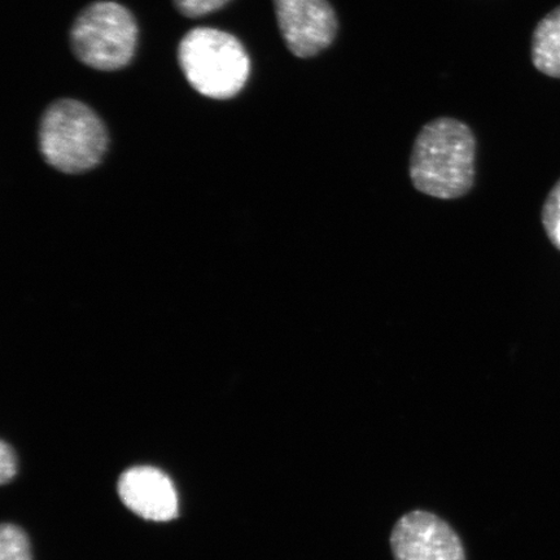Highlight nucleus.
Segmentation results:
<instances>
[{"label": "nucleus", "instance_id": "nucleus-12", "mask_svg": "<svg viewBox=\"0 0 560 560\" xmlns=\"http://www.w3.org/2000/svg\"><path fill=\"white\" fill-rule=\"evenodd\" d=\"M18 472L16 455L13 453L12 447L4 443L0 445V481L2 485H7Z\"/></svg>", "mask_w": 560, "mask_h": 560}, {"label": "nucleus", "instance_id": "nucleus-2", "mask_svg": "<svg viewBox=\"0 0 560 560\" xmlns=\"http://www.w3.org/2000/svg\"><path fill=\"white\" fill-rule=\"evenodd\" d=\"M108 143L107 128L86 103L65 97L48 105L40 117L39 151L46 163L61 173L94 170Z\"/></svg>", "mask_w": 560, "mask_h": 560}, {"label": "nucleus", "instance_id": "nucleus-9", "mask_svg": "<svg viewBox=\"0 0 560 560\" xmlns=\"http://www.w3.org/2000/svg\"><path fill=\"white\" fill-rule=\"evenodd\" d=\"M0 560H32L30 540L16 525L3 524L0 530Z\"/></svg>", "mask_w": 560, "mask_h": 560}, {"label": "nucleus", "instance_id": "nucleus-3", "mask_svg": "<svg viewBox=\"0 0 560 560\" xmlns=\"http://www.w3.org/2000/svg\"><path fill=\"white\" fill-rule=\"evenodd\" d=\"M178 62L190 85L202 96L228 101L244 89L250 59L235 35L200 26L187 32L178 46Z\"/></svg>", "mask_w": 560, "mask_h": 560}, {"label": "nucleus", "instance_id": "nucleus-6", "mask_svg": "<svg viewBox=\"0 0 560 560\" xmlns=\"http://www.w3.org/2000/svg\"><path fill=\"white\" fill-rule=\"evenodd\" d=\"M395 560H466L465 548L450 524L427 511H411L390 535Z\"/></svg>", "mask_w": 560, "mask_h": 560}, {"label": "nucleus", "instance_id": "nucleus-11", "mask_svg": "<svg viewBox=\"0 0 560 560\" xmlns=\"http://www.w3.org/2000/svg\"><path fill=\"white\" fill-rule=\"evenodd\" d=\"M230 0H173L175 9L186 18L198 19L210 15L225 7Z\"/></svg>", "mask_w": 560, "mask_h": 560}, {"label": "nucleus", "instance_id": "nucleus-5", "mask_svg": "<svg viewBox=\"0 0 560 560\" xmlns=\"http://www.w3.org/2000/svg\"><path fill=\"white\" fill-rule=\"evenodd\" d=\"M280 35L296 58L327 50L339 32V19L328 0H272Z\"/></svg>", "mask_w": 560, "mask_h": 560}, {"label": "nucleus", "instance_id": "nucleus-8", "mask_svg": "<svg viewBox=\"0 0 560 560\" xmlns=\"http://www.w3.org/2000/svg\"><path fill=\"white\" fill-rule=\"evenodd\" d=\"M530 56L537 70L560 79V7L549 12L535 27Z\"/></svg>", "mask_w": 560, "mask_h": 560}, {"label": "nucleus", "instance_id": "nucleus-10", "mask_svg": "<svg viewBox=\"0 0 560 560\" xmlns=\"http://www.w3.org/2000/svg\"><path fill=\"white\" fill-rule=\"evenodd\" d=\"M541 221L550 243L560 250V179L544 202Z\"/></svg>", "mask_w": 560, "mask_h": 560}, {"label": "nucleus", "instance_id": "nucleus-7", "mask_svg": "<svg viewBox=\"0 0 560 560\" xmlns=\"http://www.w3.org/2000/svg\"><path fill=\"white\" fill-rule=\"evenodd\" d=\"M126 508L143 520L167 522L178 515V494L170 476L151 466L126 470L117 485Z\"/></svg>", "mask_w": 560, "mask_h": 560}, {"label": "nucleus", "instance_id": "nucleus-4", "mask_svg": "<svg viewBox=\"0 0 560 560\" xmlns=\"http://www.w3.org/2000/svg\"><path fill=\"white\" fill-rule=\"evenodd\" d=\"M138 34L137 20L126 7L101 0L77 15L70 30V47L83 66L114 72L135 58Z\"/></svg>", "mask_w": 560, "mask_h": 560}, {"label": "nucleus", "instance_id": "nucleus-1", "mask_svg": "<svg viewBox=\"0 0 560 560\" xmlns=\"http://www.w3.org/2000/svg\"><path fill=\"white\" fill-rule=\"evenodd\" d=\"M409 175L416 190L430 198H464L476 177V138L470 126L453 117L427 122L412 144Z\"/></svg>", "mask_w": 560, "mask_h": 560}]
</instances>
